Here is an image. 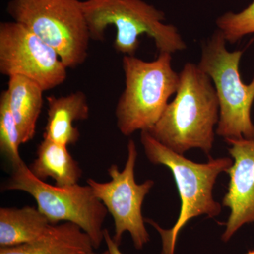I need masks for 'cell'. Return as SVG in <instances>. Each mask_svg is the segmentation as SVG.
<instances>
[{
    "instance_id": "cell-1",
    "label": "cell",
    "mask_w": 254,
    "mask_h": 254,
    "mask_svg": "<svg viewBox=\"0 0 254 254\" xmlns=\"http://www.w3.org/2000/svg\"><path fill=\"white\" fill-rule=\"evenodd\" d=\"M180 83L149 133L178 154L199 148L209 154L215 142L220 118L216 91L208 75L198 64L187 63L180 73Z\"/></svg>"
},
{
    "instance_id": "cell-2",
    "label": "cell",
    "mask_w": 254,
    "mask_h": 254,
    "mask_svg": "<svg viewBox=\"0 0 254 254\" xmlns=\"http://www.w3.org/2000/svg\"><path fill=\"white\" fill-rule=\"evenodd\" d=\"M141 143L150 163L168 167L177 185L181 208L173 227L165 230L153 220L145 219V222L160 234L162 240L160 254H175L177 237L190 219L202 215L213 218L221 213V205L213 198V188L218 175L227 173L233 160L225 157L210 158L206 163H194L184 155L169 149L147 131L141 132Z\"/></svg>"
},
{
    "instance_id": "cell-3",
    "label": "cell",
    "mask_w": 254,
    "mask_h": 254,
    "mask_svg": "<svg viewBox=\"0 0 254 254\" xmlns=\"http://www.w3.org/2000/svg\"><path fill=\"white\" fill-rule=\"evenodd\" d=\"M81 6L91 40L103 41L108 26H115L114 48L124 56H135L144 34L154 41L159 53L187 49L176 26L164 22L165 13L143 0H86Z\"/></svg>"
},
{
    "instance_id": "cell-4",
    "label": "cell",
    "mask_w": 254,
    "mask_h": 254,
    "mask_svg": "<svg viewBox=\"0 0 254 254\" xmlns=\"http://www.w3.org/2000/svg\"><path fill=\"white\" fill-rule=\"evenodd\" d=\"M123 68L125 88L115 113L119 131L129 136L138 131H149L158 123L170 97L176 93L180 73L172 67L169 53H159L150 62L125 55Z\"/></svg>"
},
{
    "instance_id": "cell-5",
    "label": "cell",
    "mask_w": 254,
    "mask_h": 254,
    "mask_svg": "<svg viewBox=\"0 0 254 254\" xmlns=\"http://www.w3.org/2000/svg\"><path fill=\"white\" fill-rule=\"evenodd\" d=\"M219 30L203 42L199 63L213 82L220 106L215 133L227 139L254 140L251 109L254 101V79L245 84L241 78L240 60L243 51L230 52Z\"/></svg>"
},
{
    "instance_id": "cell-6",
    "label": "cell",
    "mask_w": 254,
    "mask_h": 254,
    "mask_svg": "<svg viewBox=\"0 0 254 254\" xmlns=\"http://www.w3.org/2000/svg\"><path fill=\"white\" fill-rule=\"evenodd\" d=\"M6 11L53 48L66 68L86 62L91 37L79 0H11Z\"/></svg>"
},
{
    "instance_id": "cell-7",
    "label": "cell",
    "mask_w": 254,
    "mask_h": 254,
    "mask_svg": "<svg viewBox=\"0 0 254 254\" xmlns=\"http://www.w3.org/2000/svg\"><path fill=\"white\" fill-rule=\"evenodd\" d=\"M3 190H20L31 195L37 208L52 225L71 222L89 236L94 250L104 241L103 228L108 211L89 185L69 187L51 185L35 177L22 161L12 166V173Z\"/></svg>"
},
{
    "instance_id": "cell-8",
    "label": "cell",
    "mask_w": 254,
    "mask_h": 254,
    "mask_svg": "<svg viewBox=\"0 0 254 254\" xmlns=\"http://www.w3.org/2000/svg\"><path fill=\"white\" fill-rule=\"evenodd\" d=\"M137 157L136 143L133 140H129L123 171H120L118 165L113 164L108 169L110 181L100 182L90 178L86 183L113 217L115 224L113 240L121 245L124 234L128 232L135 248L141 250L150 241L145 218L142 215V205L155 182L148 180L142 184L136 183L135 166Z\"/></svg>"
},
{
    "instance_id": "cell-9",
    "label": "cell",
    "mask_w": 254,
    "mask_h": 254,
    "mask_svg": "<svg viewBox=\"0 0 254 254\" xmlns=\"http://www.w3.org/2000/svg\"><path fill=\"white\" fill-rule=\"evenodd\" d=\"M0 72L29 78L47 91L63 84L67 68L58 53L16 21L0 23Z\"/></svg>"
},
{
    "instance_id": "cell-10",
    "label": "cell",
    "mask_w": 254,
    "mask_h": 254,
    "mask_svg": "<svg viewBox=\"0 0 254 254\" xmlns=\"http://www.w3.org/2000/svg\"><path fill=\"white\" fill-rule=\"evenodd\" d=\"M229 154L234 163L222 205L230 208L222 240L227 242L245 224L254 222V140L227 139Z\"/></svg>"
},
{
    "instance_id": "cell-11",
    "label": "cell",
    "mask_w": 254,
    "mask_h": 254,
    "mask_svg": "<svg viewBox=\"0 0 254 254\" xmlns=\"http://www.w3.org/2000/svg\"><path fill=\"white\" fill-rule=\"evenodd\" d=\"M47 100L48 116L43 138L66 146L77 143L80 132L73 124L89 118L86 95L76 91L64 96L52 95Z\"/></svg>"
},
{
    "instance_id": "cell-12",
    "label": "cell",
    "mask_w": 254,
    "mask_h": 254,
    "mask_svg": "<svg viewBox=\"0 0 254 254\" xmlns=\"http://www.w3.org/2000/svg\"><path fill=\"white\" fill-rule=\"evenodd\" d=\"M94 251L89 236L71 222L51 225L36 240L0 248V254H81Z\"/></svg>"
},
{
    "instance_id": "cell-13",
    "label": "cell",
    "mask_w": 254,
    "mask_h": 254,
    "mask_svg": "<svg viewBox=\"0 0 254 254\" xmlns=\"http://www.w3.org/2000/svg\"><path fill=\"white\" fill-rule=\"evenodd\" d=\"M8 104L17 123L22 144L34 138L43 108V91L38 83L21 76L9 77L5 90Z\"/></svg>"
},
{
    "instance_id": "cell-14",
    "label": "cell",
    "mask_w": 254,
    "mask_h": 254,
    "mask_svg": "<svg viewBox=\"0 0 254 254\" xmlns=\"http://www.w3.org/2000/svg\"><path fill=\"white\" fill-rule=\"evenodd\" d=\"M43 181L52 178L58 187L76 185L83 175L79 164L70 154L67 146L43 138L36 150V158L28 166Z\"/></svg>"
},
{
    "instance_id": "cell-15",
    "label": "cell",
    "mask_w": 254,
    "mask_h": 254,
    "mask_svg": "<svg viewBox=\"0 0 254 254\" xmlns=\"http://www.w3.org/2000/svg\"><path fill=\"white\" fill-rule=\"evenodd\" d=\"M51 225L38 208H1L0 248L16 247L36 240Z\"/></svg>"
},
{
    "instance_id": "cell-16",
    "label": "cell",
    "mask_w": 254,
    "mask_h": 254,
    "mask_svg": "<svg viewBox=\"0 0 254 254\" xmlns=\"http://www.w3.org/2000/svg\"><path fill=\"white\" fill-rule=\"evenodd\" d=\"M21 144L17 123L10 110L6 91H4L0 96V150L11 166L23 161L19 153Z\"/></svg>"
},
{
    "instance_id": "cell-17",
    "label": "cell",
    "mask_w": 254,
    "mask_h": 254,
    "mask_svg": "<svg viewBox=\"0 0 254 254\" xmlns=\"http://www.w3.org/2000/svg\"><path fill=\"white\" fill-rule=\"evenodd\" d=\"M215 23L227 43L231 44L247 35L254 33V1L240 12L229 11L222 14Z\"/></svg>"
},
{
    "instance_id": "cell-18",
    "label": "cell",
    "mask_w": 254,
    "mask_h": 254,
    "mask_svg": "<svg viewBox=\"0 0 254 254\" xmlns=\"http://www.w3.org/2000/svg\"><path fill=\"white\" fill-rule=\"evenodd\" d=\"M104 242L110 254H124L120 250V246L113 240V237L107 229H105L104 231Z\"/></svg>"
},
{
    "instance_id": "cell-19",
    "label": "cell",
    "mask_w": 254,
    "mask_h": 254,
    "mask_svg": "<svg viewBox=\"0 0 254 254\" xmlns=\"http://www.w3.org/2000/svg\"><path fill=\"white\" fill-rule=\"evenodd\" d=\"M81 254H110L108 250H105L104 252H100V253H97V252H95L94 251H92V252H87V253Z\"/></svg>"
},
{
    "instance_id": "cell-20",
    "label": "cell",
    "mask_w": 254,
    "mask_h": 254,
    "mask_svg": "<svg viewBox=\"0 0 254 254\" xmlns=\"http://www.w3.org/2000/svg\"><path fill=\"white\" fill-rule=\"evenodd\" d=\"M245 254H254V250H250Z\"/></svg>"
}]
</instances>
